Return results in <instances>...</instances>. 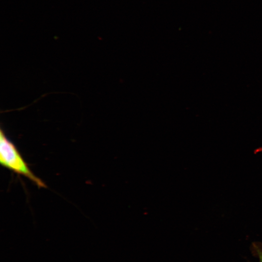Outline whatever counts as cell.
Instances as JSON below:
<instances>
[{
	"label": "cell",
	"mask_w": 262,
	"mask_h": 262,
	"mask_svg": "<svg viewBox=\"0 0 262 262\" xmlns=\"http://www.w3.org/2000/svg\"><path fill=\"white\" fill-rule=\"evenodd\" d=\"M0 163L5 168L23 176L39 187L46 185L29 167L14 144L7 138L2 129L0 131Z\"/></svg>",
	"instance_id": "obj_1"
},
{
	"label": "cell",
	"mask_w": 262,
	"mask_h": 262,
	"mask_svg": "<svg viewBox=\"0 0 262 262\" xmlns=\"http://www.w3.org/2000/svg\"><path fill=\"white\" fill-rule=\"evenodd\" d=\"M258 253L259 257V262H262V252L260 250H258Z\"/></svg>",
	"instance_id": "obj_2"
}]
</instances>
